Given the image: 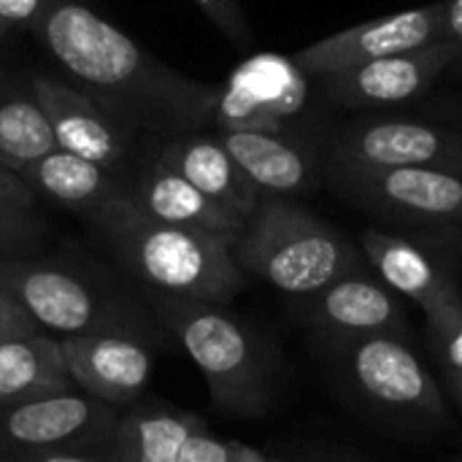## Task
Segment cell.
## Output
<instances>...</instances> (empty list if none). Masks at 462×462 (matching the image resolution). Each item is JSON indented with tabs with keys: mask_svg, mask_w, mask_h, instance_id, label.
<instances>
[{
	"mask_svg": "<svg viewBox=\"0 0 462 462\" xmlns=\"http://www.w3.org/2000/svg\"><path fill=\"white\" fill-rule=\"evenodd\" d=\"M35 32L114 122L157 133H187L214 122L217 87L160 62L84 3L51 0Z\"/></svg>",
	"mask_w": 462,
	"mask_h": 462,
	"instance_id": "6da1fadb",
	"label": "cell"
},
{
	"mask_svg": "<svg viewBox=\"0 0 462 462\" xmlns=\"http://www.w3.org/2000/svg\"><path fill=\"white\" fill-rule=\"evenodd\" d=\"M311 349L333 393L376 428L401 436H428L449 425L444 390L411 338H311Z\"/></svg>",
	"mask_w": 462,
	"mask_h": 462,
	"instance_id": "7a4b0ae2",
	"label": "cell"
},
{
	"mask_svg": "<svg viewBox=\"0 0 462 462\" xmlns=\"http://www.w3.org/2000/svg\"><path fill=\"white\" fill-rule=\"evenodd\" d=\"M157 319L176 336L200 376L214 406L236 420L265 417L282 384V360L265 336L225 306L184 300L149 290Z\"/></svg>",
	"mask_w": 462,
	"mask_h": 462,
	"instance_id": "3957f363",
	"label": "cell"
},
{
	"mask_svg": "<svg viewBox=\"0 0 462 462\" xmlns=\"http://www.w3.org/2000/svg\"><path fill=\"white\" fill-rule=\"evenodd\" d=\"M95 225L122 265L152 292L227 306L249 284L227 238L157 222L135 206L133 195L111 203Z\"/></svg>",
	"mask_w": 462,
	"mask_h": 462,
	"instance_id": "277c9868",
	"label": "cell"
},
{
	"mask_svg": "<svg viewBox=\"0 0 462 462\" xmlns=\"http://www.w3.org/2000/svg\"><path fill=\"white\" fill-rule=\"evenodd\" d=\"M233 257L246 276L292 300L368 268L360 244L290 198H263L233 244Z\"/></svg>",
	"mask_w": 462,
	"mask_h": 462,
	"instance_id": "5b68a950",
	"label": "cell"
},
{
	"mask_svg": "<svg viewBox=\"0 0 462 462\" xmlns=\"http://www.w3.org/2000/svg\"><path fill=\"white\" fill-rule=\"evenodd\" d=\"M0 287L54 338L95 333L152 338V325L141 309L62 260L0 257Z\"/></svg>",
	"mask_w": 462,
	"mask_h": 462,
	"instance_id": "8992f818",
	"label": "cell"
},
{
	"mask_svg": "<svg viewBox=\"0 0 462 462\" xmlns=\"http://www.w3.org/2000/svg\"><path fill=\"white\" fill-rule=\"evenodd\" d=\"M325 181L349 206L393 225V230L439 241L462 254V173L328 165Z\"/></svg>",
	"mask_w": 462,
	"mask_h": 462,
	"instance_id": "52a82bcc",
	"label": "cell"
},
{
	"mask_svg": "<svg viewBox=\"0 0 462 462\" xmlns=\"http://www.w3.org/2000/svg\"><path fill=\"white\" fill-rule=\"evenodd\" d=\"M328 165L344 168H433L462 173V127L417 119L363 116L341 125Z\"/></svg>",
	"mask_w": 462,
	"mask_h": 462,
	"instance_id": "ba28073f",
	"label": "cell"
},
{
	"mask_svg": "<svg viewBox=\"0 0 462 462\" xmlns=\"http://www.w3.org/2000/svg\"><path fill=\"white\" fill-rule=\"evenodd\" d=\"M360 249L371 273L395 295L433 314L462 295V254L439 241L401 230L365 227Z\"/></svg>",
	"mask_w": 462,
	"mask_h": 462,
	"instance_id": "9c48e42d",
	"label": "cell"
},
{
	"mask_svg": "<svg viewBox=\"0 0 462 462\" xmlns=\"http://www.w3.org/2000/svg\"><path fill=\"white\" fill-rule=\"evenodd\" d=\"M119 409L81 393H60L0 409V455L108 447Z\"/></svg>",
	"mask_w": 462,
	"mask_h": 462,
	"instance_id": "30bf717a",
	"label": "cell"
},
{
	"mask_svg": "<svg viewBox=\"0 0 462 462\" xmlns=\"http://www.w3.org/2000/svg\"><path fill=\"white\" fill-rule=\"evenodd\" d=\"M309 106V76L292 57L254 54L244 60L219 89L217 130L295 133L292 122Z\"/></svg>",
	"mask_w": 462,
	"mask_h": 462,
	"instance_id": "8fae6325",
	"label": "cell"
},
{
	"mask_svg": "<svg viewBox=\"0 0 462 462\" xmlns=\"http://www.w3.org/2000/svg\"><path fill=\"white\" fill-rule=\"evenodd\" d=\"M295 317L317 341L368 338V336H406L411 317L401 295L379 282L371 268L341 276L317 295L292 300Z\"/></svg>",
	"mask_w": 462,
	"mask_h": 462,
	"instance_id": "7c38bea8",
	"label": "cell"
},
{
	"mask_svg": "<svg viewBox=\"0 0 462 462\" xmlns=\"http://www.w3.org/2000/svg\"><path fill=\"white\" fill-rule=\"evenodd\" d=\"M460 51V43H430L414 51L374 60L341 73L322 76V92L333 106L352 111L409 106L433 89V84L452 68Z\"/></svg>",
	"mask_w": 462,
	"mask_h": 462,
	"instance_id": "4fadbf2b",
	"label": "cell"
},
{
	"mask_svg": "<svg viewBox=\"0 0 462 462\" xmlns=\"http://www.w3.org/2000/svg\"><path fill=\"white\" fill-rule=\"evenodd\" d=\"M430 43H439L433 3L422 8L398 11L390 16H376L355 27H346L341 32H333L300 49L292 60L306 76L322 79L374 60L414 51Z\"/></svg>",
	"mask_w": 462,
	"mask_h": 462,
	"instance_id": "5bb4252c",
	"label": "cell"
},
{
	"mask_svg": "<svg viewBox=\"0 0 462 462\" xmlns=\"http://www.w3.org/2000/svg\"><path fill=\"white\" fill-rule=\"evenodd\" d=\"M222 146L263 198H295L319 189L328 176V154L300 133L217 130Z\"/></svg>",
	"mask_w": 462,
	"mask_h": 462,
	"instance_id": "9a60e30c",
	"label": "cell"
},
{
	"mask_svg": "<svg viewBox=\"0 0 462 462\" xmlns=\"http://www.w3.org/2000/svg\"><path fill=\"white\" fill-rule=\"evenodd\" d=\"M60 349L73 384L119 411L143 398L154 374V355L133 336H68Z\"/></svg>",
	"mask_w": 462,
	"mask_h": 462,
	"instance_id": "2e32d148",
	"label": "cell"
},
{
	"mask_svg": "<svg viewBox=\"0 0 462 462\" xmlns=\"http://www.w3.org/2000/svg\"><path fill=\"white\" fill-rule=\"evenodd\" d=\"M30 89L49 119L57 149L84 157L95 165L114 168L125 157V138L114 122L89 95L79 87L51 76L35 73Z\"/></svg>",
	"mask_w": 462,
	"mask_h": 462,
	"instance_id": "e0dca14e",
	"label": "cell"
},
{
	"mask_svg": "<svg viewBox=\"0 0 462 462\" xmlns=\"http://www.w3.org/2000/svg\"><path fill=\"white\" fill-rule=\"evenodd\" d=\"M160 160L181 173L192 187H198L206 198L233 211L244 222L260 208L263 195L222 146L219 135H184L168 143L160 152Z\"/></svg>",
	"mask_w": 462,
	"mask_h": 462,
	"instance_id": "ac0fdd59",
	"label": "cell"
},
{
	"mask_svg": "<svg viewBox=\"0 0 462 462\" xmlns=\"http://www.w3.org/2000/svg\"><path fill=\"white\" fill-rule=\"evenodd\" d=\"M133 200L146 217L157 222L203 230V233L227 238L230 244H236L246 227L241 217H236L233 211L206 198L198 187H192L181 173H176L160 157L141 176Z\"/></svg>",
	"mask_w": 462,
	"mask_h": 462,
	"instance_id": "d6986e66",
	"label": "cell"
},
{
	"mask_svg": "<svg viewBox=\"0 0 462 462\" xmlns=\"http://www.w3.org/2000/svg\"><path fill=\"white\" fill-rule=\"evenodd\" d=\"M206 428L195 411L138 401L119 411L108 449L116 462H179L192 433Z\"/></svg>",
	"mask_w": 462,
	"mask_h": 462,
	"instance_id": "ffe728a7",
	"label": "cell"
},
{
	"mask_svg": "<svg viewBox=\"0 0 462 462\" xmlns=\"http://www.w3.org/2000/svg\"><path fill=\"white\" fill-rule=\"evenodd\" d=\"M19 176L24 184L41 198L54 200L57 206L73 208L92 222L119 198L127 192L116 184L108 168L95 165L84 157H76L70 152L54 149L46 157L35 160L32 165L22 168Z\"/></svg>",
	"mask_w": 462,
	"mask_h": 462,
	"instance_id": "44dd1931",
	"label": "cell"
},
{
	"mask_svg": "<svg viewBox=\"0 0 462 462\" xmlns=\"http://www.w3.org/2000/svg\"><path fill=\"white\" fill-rule=\"evenodd\" d=\"M79 390L65 368L60 338L35 333L0 341V409Z\"/></svg>",
	"mask_w": 462,
	"mask_h": 462,
	"instance_id": "7402d4cb",
	"label": "cell"
},
{
	"mask_svg": "<svg viewBox=\"0 0 462 462\" xmlns=\"http://www.w3.org/2000/svg\"><path fill=\"white\" fill-rule=\"evenodd\" d=\"M54 135L32 89L0 84V165L19 173L54 152Z\"/></svg>",
	"mask_w": 462,
	"mask_h": 462,
	"instance_id": "603a6c76",
	"label": "cell"
},
{
	"mask_svg": "<svg viewBox=\"0 0 462 462\" xmlns=\"http://www.w3.org/2000/svg\"><path fill=\"white\" fill-rule=\"evenodd\" d=\"M422 338L439 371L462 374V295L425 317Z\"/></svg>",
	"mask_w": 462,
	"mask_h": 462,
	"instance_id": "cb8c5ba5",
	"label": "cell"
},
{
	"mask_svg": "<svg viewBox=\"0 0 462 462\" xmlns=\"http://www.w3.org/2000/svg\"><path fill=\"white\" fill-rule=\"evenodd\" d=\"M46 236V222L35 208L0 203V257H27Z\"/></svg>",
	"mask_w": 462,
	"mask_h": 462,
	"instance_id": "d4e9b609",
	"label": "cell"
},
{
	"mask_svg": "<svg viewBox=\"0 0 462 462\" xmlns=\"http://www.w3.org/2000/svg\"><path fill=\"white\" fill-rule=\"evenodd\" d=\"M195 3L233 43L249 41V27H246V19H244L238 0H195Z\"/></svg>",
	"mask_w": 462,
	"mask_h": 462,
	"instance_id": "484cf974",
	"label": "cell"
},
{
	"mask_svg": "<svg viewBox=\"0 0 462 462\" xmlns=\"http://www.w3.org/2000/svg\"><path fill=\"white\" fill-rule=\"evenodd\" d=\"M43 333L35 319L16 303V298L0 287V341L8 338H22V336H35Z\"/></svg>",
	"mask_w": 462,
	"mask_h": 462,
	"instance_id": "4316f807",
	"label": "cell"
},
{
	"mask_svg": "<svg viewBox=\"0 0 462 462\" xmlns=\"http://www.w3.org/2000/svg\"><path fill=\"white\" fill-rule=\"evenodd\" d=\"M179 462H230V441L217 439L208 428H200L184 444Z\"/></svg>",
	"mask_w": 462,
	"mask_h": 462,
	"instance_id": "83f0119b",
	"label": "cell"
},
{
	"mask_svg": "<svg viewBox=\"0 0 462 462\" xmlns=\"http://www.w3.org/2000/svg\"><path fill=\"white\" fill-rule=\"evenodd\" d=\"M49 3L51 0H0V22L8 30L14 27L38 30Z\"/></svg>",
	"mask_w": 462,
	"mask_h": 462,
	"instance_id": "f1b7e54d",
	"label": "cell"
},
{
	"mask_svg": "<svg viewBox=\"0 0 462 462\" xmlns=\"http://www.w3.org/2000/svg\"><path fill=\"white\" fill-rule=\"evenodd\" d=\"M0 462H116L108 447L97 449H54L27 455H0Z\"/></svg>",
	"mask_w": 462,
	"mask_h": 462,
	"instance_id": "f546056e",
	"label": "cell"
},
{
	"mask_svg": "<svg viewBox=\"0 0 462 462\" xmlns=\"http://www.w3.org/2000/svg\"><path fill=\"white\" fill-rule=\"evenodd\" d=\"M436 11V41L462 46V0H439Z\"/></svg>",
	"mask_w": 462,
	"mask_h": 462,
	"instance_id": "4dcf8cb0",
	"label": "cell"
},
{
	"mask_svg": "<svg viewBox=\"0 0 462 462\" xmlns=\"http://www.w3.org/2000/svg\"><path fill=\"white\" fill-rule=\"evenodd\" d=\"M0 203H14L22 208H35L38 195L24 184V179L0 165Z\"/></svg>",
	"mask_w": 462,
	"mask_h": 462,
	"instance_id": "1f68e13d",
	"label": "cell"
},
{
	"mask_svg": "<svg viewBox=\"0 0 462 462\" xmlns=\"http://www.w3.org/2000/svg\"><path fill=\"white\" fill-rule=\"evenodd\" d=\"M230 462H284L273 455H265L249 444H241V441H230Z\"/></svg>",
	"mask_w": 462,
	"mask_h": 462,
	"instance_id": "d6a6232c",
	"label": "cell"
},
{
	"mask_svg": "<svg viewBox=\"0 0 462 462\" xmlns=\"http://www.w3.org/2000/svg\"><path fill=\"white\" fill-rule=\"evenodd\" d=\"M439 384H441V390H444V395L462 409V374H452V371H439Z\"/></svg>",
	"mask_w": 462,
	"mask_h": 462,
	"instance_id": "836d02e7",
	"label": "cell"
},
{
	"mask_svg": "<svg viewBox=\"0 0 462 462\" xmlns=\"http://www.w3.org/2000/svg\"><path fill=\"white\" fill-rule=\"evenodd\" d=\"M303 462H360V460H349V457H338V455H328V457H309Z\"/></svg>",
	"mask_w": 462,
	"mask_h": 462,
	"instance_id": "e575fe53",
	"label": "cell"
},
{
	"mask_svg": "<svg viewBox=\"0 0 462 462\" xmlns=\"http://www.w3.org/2000/svg\"><path fill=\"white\" fill-rule=\"evenodd\" d=\"M449 70H455L457 76H462V51H460V54H457V60L452 62V68H449Z\"/></svg>",
	"mask_w": 462,
	"mask_h": 462,
	"instance_id": "d590c367",
	"label": "cell"
},
{
	"mask_svg": "<svg viewBox=\"0 0 462 462\" xmlns=\"http://www.w3.org/2000/svg\"><path fill=\"white\" fill-rule=\"evenodd\" d=\"M452 114H455L457 125H460V127H462V103H457V106H452Z\"/></svg>",
	"mask_w": 462,
	"mask_h": 462,
	"instance_id": "8d00e7d4",
	"label": "cell"
},
{
	"mask_svg": "<svg viewBox=\"0 0 462 462\" xmlns=\"http://www.w3.org/2000/svg\"><path fill=\"white\" fill-rule=\"evenodd\" d=\"M3 32H8V27H5V24L0 22V35H3Z\"/></svg>",
	"mask_w": 462,
	"mask_h": 462,
	"instance_id": "74e56055",
	"label": "cell"
},
{
	"mask_svg": "<svg viewBox=\"0 0 462 462\" xmlns=\"http://www.w3.org/2000/svg\"><path fill=\"white\" fill-rule=\"evenodd\" d=\"M452 462H462V455H457V457H455V460Z\"/></svg>",
	"mask_w": 462,
	"mask_h": 462,
	"instance_id": "f35d334b",
	"label": "cell"
}]
</instances>
